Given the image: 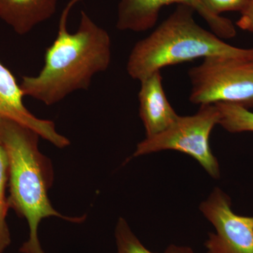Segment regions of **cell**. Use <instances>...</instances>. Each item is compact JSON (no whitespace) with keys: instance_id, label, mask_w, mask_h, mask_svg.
I'll use <instances>...</instances> for the list:
<instances>
[{"instance_id":"7a4b0ae2","label":"cell","mask_w":253,"mask_h":253,"mask_svg":"<svg viewBox=\"0 0 253 253\" xmlns=\"http://www.w3.org/2000/svg\"><path fill=\"white\" fill-rule=\"evenodd\" d=\"M40 137L36 131L21 123L0 121V143L9 161L8 204L29 226L28 239L20 248L21 253H45L38 237L42 219L55 217L82 223L86 219V215H63L51 205L48 191L54 181V170L49 158L40 151Z\"/></svg>"},{"instance_id":"3957f363","label":"cell","mask_w":253,"mask_h":253,"mask_svg":"<svg viewBox=\"0 0 253 253\" xmlns=\"http://www.w3.org/2000/svg\"><path fill=\"white\" fill-rule=\"evenodd\" d=\"M194 9L178 4L176 9L149 36L133 46L126 62L132 79L144 81L162 68L211 56L253 59V49L236 47L201 27Z\"/></svg>"},{"instance_id":"8fae6325","label":"cell","mask_w":253,"mask_h":253,"mask_svg":"<svg viewBox=\"0 0 253 253\" xmlns=\"http://www.w3.org/2000/svg\"><path fill=\"white\" fill-rule=\"evenodd\" d=\"M115 238L116 253H158L150 251L141 243L124 218L118 219ZM163 253H194V251L189 246L172 244Z\"/></svg>"},{"instance_id":"4fadbf2b","label":"cell","mask_w":253,"mask_h":253,"mask_svg":"<svg viewBox=\"0 0 253 253\" xmlns=\"http://www.w3.org/2000/svg\"><path fill=\"white\" fill-rule=\"evenodd\" d=\"M8 182L9 161L4 147L0 143V221H6L8 211L10 209L6 196Z\"/></svg>"},{"instance_id":"9a60e30c","label":"cell","mask_w":253,"mask_h":253,"mask_svg":"<svg viewBox=\"0 0 253 253\" xmlns=\"http://www.w3.org/2000/svg\"><path fill=\"white\" fill-rule=\"evenodd\" d=\"M238 27L244 31L253 33V0H249V4L241 12V17L236 23Z\"/></svg>"},{"instance_id":"5b68a950","label":"cell","mask_w":253,"mask_h":253,"mask_svg":"<svg viewBox=\"0 0 253 253\" xmlns=\"http://www.w3.org/2000/svg\"><path fill=\"white\" fill-rule=\"evenodd\" d=\"M219 120L220 113L215 104L201 105L194 115L179 116L166 130L145 138L137 144L133 156L172 150L189 155L210 176L219 179L220 168L211 150L210 136Z\"/></svg>"},{"instance_id":"6da1fadb","label":"cell","mask_w":253,"mask_h":253,"mask_svg":"<svg viewBox=\"0 0 253 253\" xmlns=\"http://www.w3.org/2000/svg\"><path fill=\"white\" fill-rule=\"evenodd\" d=\"M80 1L71 0L63 9L57 37L46 50L41 71L37 76L22 78L23 96L51 106L75 91L89 89L93 78L109 68L111 40L104 28L82 11L77 31H68L70 11Z\"/></svg>"},{"instance_id":"277c9868","label":"cell","mask_w":253,"mask_h":253,"mask_svg":"<svg viewBox=\"0 0 253 253\" xmlns=\"http://www.w3.org/2000/svg\"><path fill=\"white\" fill-rule=\"evenodd\" d=\"M189 101L253 107V59L211 56L189 71Z\"/></svg>"},{"instance_id":"30bf717a","label":"cell","mask_w":253,"mask_h":253,"mask_svg":"<svg viewBox=\"0 0 253 253\" xmlns=\"http://www.w3.org/2000/svg\"><path fill=\"white\" fill-rule=\"evenodd\" d=\"M59 0H0V19L24 36L56 12Z\"/></svg>"},{"instance_id":"52a82bcc","label":"cell","mask_w":253,"mask_h":253,"mask_svg":"<svg viewBox=\"0 0 253 253\" xmlns=\"http://www.w3.org/2000/svg\"><path fill=\"white\" fill-rule=\"evenodd\" d=\"M172 4L187 5L194 9L221 39L235 37L236 28L230 20L212 14L201 0H121L116 28L123 31H148L157 23L162 8Z\"/></svg>"},{"instance_id":"7c38bea8","label":"cell","mask_w":253,"mask_h":253,"mask_svg":"<svg viewBox=\"0 0 253 253\" xmlns=\"http://www.w3.org/2000/svg\"><path fill=\"white\" fill-rule=\"evenodd\" d=\"M220 113V125L231 133L253 132V113L239 105L219 103L215 104Z\"/></svg>"},{"instance_id":"8992f818","label":"cell","mask_w":253,"mask_h":253,"mask_svg":"<svg viewBox=\"0 0 253 253\" xmlns=\"http://www.w3.org/2000/svg\"><path fill=\"white\" fill-rule=\"evenodd\" d=\"M199 209L215 229L205 243L206 253H253V216L234 212L224 191L214 189Z\"/></svg>"},{"instance_id":"2e32d148","label":"cell","mask_w":253,"mask_h":253,"mask_svg":"<svg viewBox=\"0 0 253 253\" xmlns=\"http://www.w3.org/2000/svg\"><path fill=\"white\" fill-rule=\"evenodd\" d=\"M11 243V234L7 223L0 221V253H4Z\"/></svg>"},{"instance_id":"5bb4252c","label":"cell","mask_w":253,"mask_h":253,"mask_svg":"<svg viewBox=\"0 0 253 253\" xmlns=\"http://www.w3.org/2000/svg\"><path fill=\"white\" fill-rule=\"evenodd\" d=\"M204 6L212 14L221 16L227 11H244L249 0H201Z\"/></svg>"},{"instance_id":"ba28073f","label":"cell","mask_w":253,"mask_h":253,"mask_svg":"<svg viewBox=\"0 0 253 253\" xmlns=\"http://www.w3.org/2000/svg\"><path fill=\"white\" fill-rule=\"evenodd\" d=\"M23 97L14 75L0 61V121L9 119L24 125L59 149L69 146V139L58 132L53 121L38 118L28 111Z\"/></svg>"},{"instance_id":"9c48e42d","label":"cell","mask_w":253,"mask_h":253,"mask_svg":"<svg viewBox=\"0 0 253 253\" xmlns=\"http://www.w3.org/2000/svg\"><path fill=\"white\" fill-rule=\"evenodd\" d=\"M139 92V116L144 124L146 137L166 130L175 122L179 115L169 104L158 71L141 81Z\"/></svg>"}]
</instances>
